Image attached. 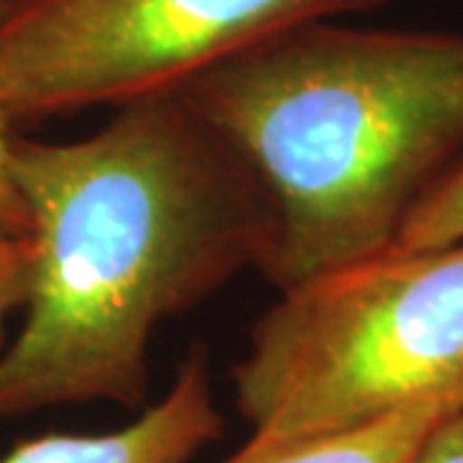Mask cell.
<instances>
[{
  "label": "cell",
  "mask_w": 463,
  "mask_h": 463,
  "mask_svg": "<svg viewBox=\"0 0 463 463\" xmlns=\"http://www.w3.org/2000/svg\"><path fill=\"white\" fill-rule=\"evenodd\" d=\"M14 124L0 114V222L18 232H29L26 206L18 194L14 175H11V142H14Z\"/></svg>",
  "instance_id": "9c48e42d"
},
{
  "label": "cell",
  "mask_w": 463,
  "mask_h": 463,
  "mask_svg": "<svg viewBox=\"0 0 463 463\" xmlns=\"http://www.w3.org/2000/svg\"><path fill=\"white\" fill-rule=\"evenodd\" d=\"M232 389L255 440L463 397V240L392 248L279 291L232 365Z\"/></svg>",
  "instance_id": "3957f363"
},
{
  "label": "cell",
  "mask_w": 463,
  "mask_h": 463,
  "mask_svg": "<svg viewBox=\"0 0 463 463\" xmlns=\"http://www.w3.org/2000/svg\"><path fill=\"white\" fill-rule=\"evenodd\" d=\"M386 0H0V114L14 127L173 96L276 33Z\"/></svg>",
  "instance_id": "277c9868"
},
{
  "label": "cell",
  "mask_w": 463,
  "mask_h": 463,
  "mask_svg": "<svg viewBox=\"0 0 463 463\" xmlns=\"http://www.w3.org/2000/svg\"><path fill=\"white\" fill-rule=\"evenodd\" d=\"M412 463H463V410L443 420Z\"/></svg>",
  "instance_id": "30bf717a"
},
{
  "label": "cell",
  "mask_w": 463,
  "mask_h": 463,
  "mask_svg": "<svg viewBox=\"0 0 463 463\" xmlns=\"http://www.w3.org/2000/svg\"><path fill=\"white\" fill-rule=\"evenodd\" d=\"M224 417L216 407L209 347L194 343L175 379L134 422L111 432H50L18 443L0 463H191L222 438Z\"/></svg>",
  "instance_id": "5b68a950"
},
{
  "label": "cell",
  "mask_w": 463,
  "mask_h": 463,
  "mask_svg": "<svg viewBox=\"0 0 463 463\" xmlns=\"http://www.w3.org/2000/svg\"><path fill=\"white\" fill-rule=\"evenodd\" d=\"M32 270V242L26 232L0 222V345L5 343V325L26 304Z\"/></svg>",
  "instance_id": "ba28073f"
},
{
  "label": "cell",
  "mask_w": 463,
  "mask_h": 463,
  "mask_svg": "<svg viewBox=\"0 0 463 463\" xmlns=\"http://www.w3.org/2000/svg\"><path fill=\"white\" fill-rule=\"evenodd\" d=\"M463 240V165L448 178L402 232L399 250L446 248Z\"/></svg>",
  "instance_id": "52a82bcc"
},
{
  "label": "cell",
  "mask_w": 463,
  "mask_h": 463,
  "mask_svg": "<svg viewBox=\"0 0 463 463\" xmlns=\"http://www.w3.org/2000/svg\"><path fill=\"white\" fill-rule=\"evenodd\" d=\"M463 410V397H435L358 428L294 440H255L219 463H412L432 430Z\"/></svg>",
  "instance_id": "8992f818"
},
{
  "label": "cell",
  "mask_w": 463,
  "mask_h": 463,
  "mask_svg": "<svg viewBox=\"0 0 463 463\" xmlns=\"http://www.w3.org/2000/svg\"><path fill=\"white\" fill-rule=\"evenodd\" d=\"M273 212L276 291L397 248L463 165V33L312 21L178 90Z\"/></svg>",
  "instance_id": "7a4b0ae2"
},
{
  "label": "cell",
  "mask_w": 463,
  "mask_h": 463,
  "mask_svg": "<svg viewBox=\"0 0 463 463\" xmlns=\"http://www.w3.org/2000/svg\"><path fill=\"white\" fill-rule=\"evenodd\" d=\"M111 111L72 142L14 134L32 270L0 353V420L96 402L145 410L157 327L260 273L273 245L263 188L178 93Z\"/></svg>",
  "instance_id": "6da1fadb"
}]
</instances>
